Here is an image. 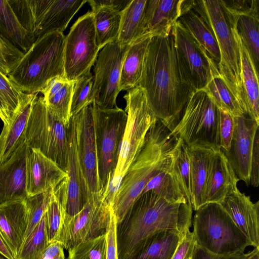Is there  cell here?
<instances>
[{
  "label": "cell",
  "mask_w": 259,
  "mask_h": 259,
  "mask_svg": "<svg viewBox=\"0 0 259 259\" xmlns=\"http://www.w3.org/2000/svg\"><path fill=\"white\" fill-rule=\"evenodd\" d=\"M139 86L151 110L171 132L193 90L181 74L171 32L151 37Z\"/></svg>",
  "instance_id": "1"
},
{
  "label": "cell",
  "mask_w": 259,
  "mask_h": 259,
  "mask_svg": "<svg viewBox=\"0 0 259 259\" xmlns=\"http://www.w3.org/2000/svg\"><path fill=\"white\" fill-rule=\"evenodd\" d=\"M192 210L189 202L170 201L152 190L141 194L116 225L118 259H131L143 242L158 232L186 233Z\"/></svg>",
  "instance_id": "2"
},
{
  "label": "cell",
  "mask_w": 259,
  "mask_h": 259,
  "mask_svg": "<svg viewBox=\"0 0 259 259\" xmlns=\"http://www.w3.org/2000/svg\"><path fill=\"white\" fill-rule=\"evenodd\" d=\"M182 140L158 119L148 131L143 146L123 177L112 207L119 223L148 182L175 160Z\"/></svg>",
  "instance_id": "3"
},
{
  "label": "cell",
  "mask_w": 259,
  "mask_h": 259,
  "mask_svg": "<svg viewBox=\"0 0 259 259\" xmlns=\"http://www.w3.org/2000/svg\"><path fill=\"white\" fill-rule=\"evenodd\" d=\"M65 41L60 32L37 37L8 76L23 93H39L51 79L65 77Z\"/></svg>",
  "instance_id": "4"
},
{
  "label": "cell",
  "mask_w": 259,
  "mask_h": 259,
  "mask_svg": "<svg viewBox=\"0 0 259 259\" xmlns=\"http://www.w3.org/2000/svg\"><path fill=\"white\" fill-rule=\"evenodd\" d=\"M123 98L126 102V123L116 166L103 194V199L111 205L123 177L143 146L148 131L158 119L149 107L145 92L140 87L127 91Z\"/></svg>",
  "instance_id": "5"
},
{
  "label": "cell",
  "mask_w": 259,
  "mask_h": 259,
  "mask_svg": "<svg viewBox=\"0 0 259 259\" xmlns=\"http://www.w3.org/2000/svg\"><path fill=\"white\" fill-rule=\"evenodd\" d=\"M191 6L212 32L220 52L221 60L218 66L220 76L247 114L241 77L239 47L220 1L191 0Z\"/></svg>",
  "instance_id": "6"
},
{
  "label": "cell",
  "mask_w": 259,
  "mask_h": 259,
  "mask_svg": "<svg viewBox=\"0 0 259 259\" xmlns=\"http://www.w3.org/2000/svg\"><path fill=\"white\" fill-rule=\"evenodd\" d=\"M192 224L196 244L211 253L232 255L252 246L219 203H206L196 210Z\"/></svg>",
  "instance_id": "7"
},
{
  "label": "cell",
  "mask_w": 259,
  "mask_h": 259,
  "mask_svg": "<svg viewBox=\"0 0 259 259\" xmlns=\"http://www.w3.org/2000/svg\"><path fill=\"white\" fill-rule=\"evenodd\" d=\"M219 123L220 109L208 95L193 91L171 133L188 147L220 149Z\"/></svg>",
  "instance_id": "8"
},
{
  "label": "cell",
  "mask_w": 259,
  "mask_h": 259,
  "mask_svg": "<svg viewBox=\"0 0 259 259\" xmlns=\"http://www.w3.org/2000/svg\"><path fill=\"white\" fill-rule=\"evenodd\" d=\"M24 135L30 149L39 150L67 172V126L48 110L42 96L33 104Z\"/></svg>",
  "instance_id": "9"
},
{
  "label": "cell",
  "mask_w": 259,
  "mask_h": 259,
  "mask_svg": "<svg viewBox=\"0 0 259 259\" xmlns=\"http://www.w3.org/2000/svg\"><path fill=\"white\" fill-rule=\"evenodd\" d=\"M92 107L99 174L104 193L116 166L127 114L117 106L104 108L93 102Z\"/></svg>",
  "instance_id": "10"
},
{
  "label": "cell",
  "mask_w": 259,
  "mask_h": 259,
  "mask_svg": "<svg viewBox=\"0 0 259 259\" xmlns=\"http://www.w3.org/2000/svg\"><path fill=\"white\" fill-rule=\"evenodd\" d=\"M171 33L183 78L193 91L203 89L214 75L220 74L218 66L179 20Z\"/></svg>",
  "instance_id": "11"
},
{
  "label": "cell",
  "mask_w": 259,
  "mask_h": 259,
  "mask_svg": "<svg viewBox=\"0 0 259 259\" xmlns=\"http://www.w3.org/2000/svg\"><path fill=\"white\" fill-rule=\"evenodd\" d=\"M100 50L96 42L93 15L91 11H89L78 18L65 36V78L74 81L91 71Z\"/></svg>",
  "instance_id": "12"
},
{
  "label": "cell",
  "mask_w": 259,
  "mask_h": 259,
  "mask_svg": "<svg viewBox=\"0 0 259 259\" xmlns=\"http://www.w3.org/2000/svg\"><path fill=\"white\" fill-rule=\"evenodd\" d=\"M112 209L103 198H90L77 213L66 214L59 242L68 250L105 233Z\"/></svg>",
  "instance_id": "13"
},
{
  "label": "cell",
  "mask_w": 259,
  "mask_h": 259,
  "mask_svg": "<svg viewBox=\"0 0 259 259\" xmlns=\"http://www.w3.org/2000/svg\"><path fill=\"white\" fill-rule=\"evenodd\" d=\"M127 48L121 47L117 41H114L99 51L94 65L91 97L93 102L101 107H117L122 64Z\"/></svg>",
  "instance_id": "14"
},
{
  "label": "cell",
  "mask_w": 259,
  "mask_h": 259,
  "mask_svg": "<svg viewBox=\"0 0 259 259\" xmlns=\"http://www.w3.org/2000/svg\"><path fill=\"white\" fill-rule=\"evenodd\" d=\"M78 154L82 180L83 204L91 197L102 198L103 191L99 174L92 104L79 112Z\"/></svg>",
  "instance_id": "15"
},
{
  "label": "cell",
  "mask_w": 259,
  "mask_h": 259,
  "mask_svg": "<svg viewBox=\"0 0 259 259\" xmlns=\"http://www.w3.org/2000/svg\"><path fill=\"white\" fill-rule=\"evenodd\" d=\"M234 130L229 150L224 152L239 180L250 184V163L253 143L259 123L248 114L234 117Z\"/></svg>",
  "instance_id": "16"
},
{
  "label": "cell",
  "mask_w": 259,
  "mask_h": 259,
  "mask_svg": "<svg viewBox=\"0 0 259 259\" xmlns=\"http://www.w3.org/2000/svg\"><path fill=\"white\" fill-rule=\"evenodd\" d=\"M30 150L24 138L11 157L0 165V204L28 197L26 161Z\"/></svg>",
  "instance_id": "17"
},
{
  "label": "cell",
  "mask_w": 259,
  "mask_h": 259,
  "mask_svg": "<svg viewBox=\"0 0 259 259\" xmlns=\"http://www.w3.org/2000/svg\"><path fill=\"white\" fill-rule=\"evenodd\" d=\"M28 197L52 189L68 177V174L39 150L30 149L26 161Z\"/></svg>",
  "instance_id": "18"
},
{
  "label": "cell",
  "mask_w": 259,
  "mask_h": 259,
  "mask_svg": "<svg viewBox=\"0 0 259 259\" xmlns=\"http://www.w3.org/2000/svg\"><path fill=\"white\" fill-rule=\"evenodd\" d=\"M253 247L259 248V201H251L238 189L220 203Z\"/></svg>",
  "instance_id": "19"
},
{
  "label": "cell",
  "mask_w": 259,
  "mask_h": 259,
  "mask_svg": "<svg viewBox=\"0 0 259 259\" xmlns=\"http://www.w3.org/2000/svg\"><path fill=\"white\" fill-rule=\"evenodd\" d=\"M79 124V115L77 113L71 117L67 127L68 181L66 213L70 216L77 213L83 205L82 180L77 149Z\"/></svg>",
  "instance_id": "20"
},
{
  "label": "cell",
  "mask_w": 259,
  "mask_h": 259,
  "mask_svg": "<svg viewBox=\"0 0 259 259\" xmlns=\"http://www.w3.org/2000/svg\"><path fill=\"white\" fill-rule=\"evenodd\" d=\"M239 181L224 153L221 149H215L209 164L204 204L221 202L229 194L238 189Z\"/></svg>",
  "instance_id": "21"
},
{
  "label": "cell",
  "mask_w": 259,
  "mask_h": 259,
  "mask_svg": "<svg viewBox=\"0 0 259 259\" xmlns=\"http://www.w3.org/2000/svg\"><path fill=\"white\" fill-rule=\"evenodd\" d=\"M27 227L25 199L0 204V234L15 259L25 239Z\"/></svg>",
  "instance_id": "22"
},
{
  "label": "cell",
  "mask_w": 259,
  "mask_h": 259,
  "mask_svg": "<svg viewBox=\"0 0 259 259\" xmlns=\"http://www.w3.org/2000/svg\"><path fill=\"white\" fill-rule=\"evenodd\" d=\"M232 29L237 39L240 54L241 77L244 107L250 118L259 123L258 72L236 29L233 17L227 14Z\"/></svg>",
  "instance_id": "23"
},
{
  "label": "cell",
  "mask_w": 259,
  "mask_h": 259,
  "mask_svg": "<svg viewBox=\"0 0 259 259\" xmlns=\"http://www.w3.org/2000/svg\"><path fill=\"white\" fill-rule=\"evenodd\" d=\"M184 0H146L145 34L167 35L179 20Z\"/></svg>",
  "instance_id": "24"
},
{
  "label": "cell",
  "mask_w": 259,
  "mask_h": 259,
  "mask_svg": "<svg viewBox=\"0 0 259 259\" xmlns=\"http://www.w3.org/2000/svg\"><path fill=\"white\" fill-rule=\"evenodd\" d=\"M187 148L190 165L191 204L196 211L204 205V194L209 164L217 149L187 146Z\"/></svg>",
  "instance_id": "25"
},
{
  "label": "cell",
  "mask_w": 259,
  "mask_h": 259,
  "mask_svg": "<svg viewBox=\"0 0 259 259\" xmlns=\"http://www.w3.org/2000/svg\"><path fill=\"white\" fill-rule=\"evenodd\" d=\"M87 3L86 0H53L34 33L35 40L52 32L63 33L77 12Z\"/></svg>",
  "instance_id": "26"
},
{
  "label": "cell",
  "mask_w": 259,
  "mask_h": 259,
  "mask_svg": "<svg viewBox=\"0 0 259 259\" xmlns=\"http://www.w3.org/2000/svg\"><path fill=\"white\" fill-rule=\"evenodd\" d=\"M38 94H26L22 108L11 123L4 125L0 134V165L11 157L24 139L25 129Z\"/></svg>",
  "instance_id": "27"
},
{
  "label": "cell",
  "mask_w": 259,
  "mask_h": 259,
  "mask_svg": "<svg viewBox=\"0 0 259 259\" xmlns=\"http://www.w3.org/2000/svg\"><path fill=\"white\" fill-rule=\"evenodd\" d=\"M179 20L218 66L221 56L215 38L204 20L191 8V0H184Z\"/></svg>",
  "instance_id": "28"
},
{
  "label": "cell",
  "mask_w": 259,
  "mask_h": 259,
  "mask_svg": "<svg viewBox=\"0 0 259 259\" xmlns=\"http://www.w3.org/2000/svg\"><path fill=\"white\" fill-rule=\"evenodd\" d=\"M152 35H144L128 47L122 64L120 91H127L139 86L147 47Z\"/></svg>",
  "instance_id": "29"
},
{
  "label": "cell",
  "mask_w": 259,
  "mask_h": 259,
  "mask_svg": "<svg viewBox=\"0 0 259 259\" xmlns=\"http://www.w3.org/2000/svg\"><path fill=\"white\" fill-rule=\"evenodd\" d=\"M186 233L158 232L145 240L131 259H171Z\"/></svg>",
  "instance_id": "30"
},
{
  "label": "cell",
  "mask_w": 259,
  "mask_h": 259,
  "mask_svg": "<svg viewBox=\"0 0 259 259\" xmlns=\"http://www.w3.org/2000/svg\"><path fill=\"white\" fill-rule=\"evenodd\" d=\"M223 7L233 17L237 33L247 50L258 72L259 9L237 13L228 10L223 6Z\"/></svg>",
  "instance_id": "31"
},
{
  "label": "cell",
  "mask_w": 259,
  "mask_h": 259,
  "mask_svg": "<svg viewBox=\"0 0 259 259\" xmlns=\"http://www.w3.org/2000/svg\"><path fill=\"white\" fill-rule=\"evenodd\" d=\"M146 0H132L121 11L117 42L128 47L145 34L144 13Z\"/></svg>",
  "instance_id": "32"
},
{
  "label": "cell",
  "mask_w": 259,
  "mask_h": 259,
  "mask_svg": "<svg viewBox=\"0 0 259 259\" xmlns=\"http://www.w3.org/2000/svg\"><path fill=\"white\" fill-rule=\"evenodd\" d=\"M68 177L52 190L46 210L49 243L59 241L66 214Z\"/></svg>",
  "instance_id": "33"
},
{
  "label": "cell",
  "mask_w": 259,
  "mask_h": 259,
  "mask_svg": "<svg viewBox=\"0 0 259 259\" xmlns=\"http://www.w3.org/2000/svg\"><path fill=\"white\" fill-rule=\"evenodd\" d=\"M0 31L24 53L30 49L34 41L21 24L8 0H0Z\"/></svg>",
  "instance_id": "34"
},
{
  "label": "cell",
  "mask_w": 259,
  "mask_h": 259,
  "mask_svg": "<svg viewBox=\"0 0 259 259\" xmlns=\"http://www.w3.org/2000/svg\"><path fill=\"white\" fill-rule=\"evenodd\" d=\"M93 15L97 45L101 50L107 44L117 41L121 12L109 7H100L91 11Z\"/></svg>",
  "instance_id": "35"
},
{
  "label": "cell",
  "mask_w": 259,
  "mask_h": 259,
  "mask_svg": "<svg viewBox=\"0 0 259 259\" xmlns=\"http://www.w3.org/2000/svg\"><path fill=\"white\" fill-rule=\"evenodd\" d=\"M175 159L169 166L148 182L141 194L152 190L169 201L182 203L188 202L175 171Z\"/></svg>",
  "instance_id": "36"
},
{
  "label": "cell",
  "mask_w": 259,
  "mask_h": 259,
  "mask_svg": "<svg viewBox=\"0 0 259 259\" xmlns=\"http://www.w3.org/2000/svg\"><path fill=\"white\" fill-rule=\"evenodd\" d=\"M202 90L206 92L219 109L227 112L234 117L247 114L220 74L214 75Z\"/></svg>",
  "instance_id": "37"
},
{
  "label": "cell",
  "mask_w": 259,
  "mask_h": 259,
  "mask_svg": "<svg viewBox=\"0 0 259 259\" xmlns=\"http://www.w3.org/2000/svg\"><path fill=\"white\" fill-rule=\"evenodd\" d=\"M49 244L45 212L25 239L16 259H41L44 252Z\"/></svg>",
  "instance_id": "38"
},
{
  "label": "cell",
  "mask_w": 259,
  "mask_h": 259,
  "mask_svg": "<svg viewBox=\"0 0 259 259\" xmlns=\"http://www.w3.org/2000/svg\"><path fill=\"white\" fill-rule=\"evenodd\" d=\"M22 26L34 38L36 26L44 13L40 0H8Z\"/></svg>",
  "instance_id": "39"
},
{
  "label": "cell",
  "mask_w": 259,
  "mask_h": 259,
  "mask_svg": "<svg viewBox=\"0 0 259 259\" xmlns=\"http://www.w3.org/2000/svg\"><path fill=\"white\" fill-rule=\"evenodd\" d=\"M74 81H66L61 88L44 101L48 110L67 127L71 118L70 109Z\"/></svg>",
  "instance_id": "40"
},
{
  "label": "cell",
  "mask_w": 259,
  "mask_h": 259,
  "mask_svg": "<svg viewBox=\"0 0 259 259\" xmlns=\"http://www.w3.org/2000/svg\"><path fill=\"white\" fill-rule=\"evenodd\" d=\"M106 248L105 233L68 249L67 259H106Z\"/></svg>",
  "instance_id": "41"
},
{
  "label": "cell",
  "mask_w": 259,
  "mask_h": 259,
  "mask_svg": "<svg viewBox=\"0 0 259 259\" xmlns=\"http://www.w3.org/2000/svg\"><path fill=\"white\" fill-rule=\"evenodd\" d=\"M93 78L92 73L89 71L74 81L70 109L71 116L92 104L91 91Z\"/></svg>",
  "instance_id": "42"
},
{
  "label": "cell",
  "mask_w": 259,
  "mask_h": 259,
  "mask_svg": "<svg viewBox=\"0 0 259 259\" xmlns=\"http://www.w3.org/2000/svg\"><path fill=\"white\" fill-rule=\"evenodd\" d=\"M53 189L29 196L25 199L27 208V227L25 239L45 214L51 199Z\"/></svg>",
  "instance_id": "43"
},
{
  "label": "cell",
  "mask_w": 259,
  "mask_h": 259,
  "mask_svg": "<svg viewBox=\"0 0 259 259\" xmlns=\"http://www.w3.org/2000/svg\"><path fill=\"white\" fill-rule=\"evenodd\" d=\"M0 94L5 99L14 118L22 108L26 96L0 70Z\"/></svg>",
  "instance_id": "44"
},
{
  "label": "cell",
  "mask_w": 259,
  "mask_h": 259,
  "mask_svg": "<svg viewBox=\"0 0 259 259\" xmlns=\"http://www.w3.org/2000/svg\"><path fill=\"white\" fill-rule=\"evenodd\" d=\"M174 169L181 187L191 204L189 160L187 145L182 140L175 159Z\"/></svg>",
  "instance_id": "45"
},
{
  "label": "cell",
  "mask_w": 259,
  "mask_h": 259,
  "mask_svg": "<svg viewBox=\"0 0 259 259\" xmlns=\"http://www.w3.org/2000/svg\"><path fill=\"white\" fill-rule=\"evenodd\" d=\"M24 53L0 34V70L5 75H8Z\"/></svg>",
  "instance_id": "46"
},
{
  "label": "cell",
  "mask_w": 259,
  "mask_h": 259,
  "mask_svg": "<svg viewBox=\"0 0 259 259\" xmlns=\"http://www.w3.org/2000/svg\"><path fill=\"white\" fill-rule=\"evenodd\" d=\"M234 130V117L227 112L220 109V149L224 152L229 150Z\"/></svg>",
  "instance_id": "47"
},
{
  "label": "cell",
  "mask_w": 259,
  "mask_h": 259,
  "mask_svg": "<svg viewBox=\"0 0 259 259\" xmlns=\"http://www.w3.org/2000/svg\"><path fill=\"white\" fill-rule=\"evenodd\" d=\"M117 222L113 208L106 229L107 248L106 259H118L116 241Z\"/></svg>",
  "instance_id": "48"
},
{
  "label": "cell",
  "mask_w": 259,
  "mask_h": 259,
  "mask_svg": "<svg viewBox=\"0 0 259 259\" xmlns=\"http://www.w3.org/2000/svg\"><path fill=\"white\" fill-rule=\"evenodd\" d=\"M196 244L193 233L189 230L180 242L171 259H191Z\"/></svg>",
  "instance_id": "49"
},
{
  "label": "cell",
  "mask_w": 259,
  "mask_h": 259,
  "mask_svg": "<svg viewBox=\"0 0 259 259\" xmlns=\"http://www.w3.org/2000/svg\"><path fill=\"white\" fill-rule=\"evenodd\" d=\"M254 251V248L247 253L239 252L232 255H219L211 253L196 244L191 259H248Z\"/></svg>",
  "instance_id": "50"
},
{
  "label": "cell",
  "mask_w": 259,
  "mask_h": 259,
  "mask_svg": "<svg viewBox=\"0 0 259 259\" xmlns=\"http://www.w3.org/2000/svg\"><path fill=\"white\" fill-rule=\"evenodd\" d=\"M250 184L254 187H258L259 184V128L255 133L252 151Z\"/></svg>",
  "instance_id": "51"
},
{
  "label": "cell",
  "mask_w": 259,
  "mask_h": 259,
  "mask_svg": "<svg viewBox=\"0 0 259 259\" xmlns=\"http://www.w3.org/2000/svg\"><path fill=\"white\" fill-rule=\"evenodd\" d=\"M67 80L64 76H58L49 80L39 93L43 95L45 101L56 94Z\"/></svg>",
  "instance_id": "52"
},
{
  "label": "cell",
  "mask_w": 259,
  "mask_h": 259,
  "mask_svg": "<svg viewBox=\"0 0 259 259\" xmlns=\"http://www.w3.org/2000/svg\"><path fill=\"white\" fill-rule=\"evenodd\" d=\"M132 0H90L87 1L92 9L100 7H109L118 11H123Z\"/></svg>",
  "instance_id": "53"
},
{
  "label": "cell",
  "mask_w": 259,
  "mask_h": 259,
  "mask_svg": "<svg viewBox=\"0 0 259 259\" xmlns=\"http://www.w3.org/2000/svg\"><path fill=\"white\" fill-rule=\"evenodd\" d=\"M64 249L61 242H52L44 251L41 259H65Z\"/></svg>",
  "instance_id": "54"
},
{
  "label": "cell",
  "mask_w": 259,
  "mask_h": 259,
  "mask_svg": "<svg viewBox=\"0 0 259 259\" xmlns=\"http://www.w3.org/2000/svg\"><path fill=\"white\" fill-rule=\"evenodd\" d=\"M0 118L3 122L4 126H9L14 118V117L11 112L8 105L1 94Z\"/></svg>",
  "instance_id": "55"
},
{
  "label": "cell",
  "mask_w": 259,
  "mask_h": 259,
  "mask_svg": "<svg viewBox=\"0 0 259 259\" xmlns=\"http://www.w3.org/2000/svg\"><path fill=\"white\" fill-rule=\"evenodd\" d=\"M0 255L6 259H15L11 250L0 234Z\"/></svg>",
  "instance_id": "56"
},
{
  "label": "cell",
  "mask_w": 259,
  "mask_h": 259,
  "mask_svg": "<svg viewBox=\"0 0 259 259\" xmlns=\"http://www.w3.org/2000/svg\"><path fill=\"white\" fill-rule=\"evenodd\" d=\"M254 251L248 259H259V248L254 247Z\"/></svg>",
  "instance_id": "57"
},
{
  "label": "cell",
  "mask_w": 259,
  "mask_h": 259,
  "mask_svg": "<svg viewBox=\"0 0 259 259\" xmlns=\"http://www.w3.org/2000/svg\"><path fill=\"white\" fill-rule=\"evenodd\" d=\"M0 259H6L3 256H2L1 255H0Z\"/></svg>",
  "instance_id": "58"
},
{
  "label": "cell",
  "mask_w": 259,
  "mask_h": 259,
  "mask_svg": "<svg viewBox=\"0 0 259 259\" xmlns=\"http://www.w3.org/2000/svg\"><path fill=\"white\" fill-rule=\"evenodd\" d=\"M0 34L2 35V34H1V31H0Z\"/></svg>",
  "instance_id": "59"
}]
</instances>
